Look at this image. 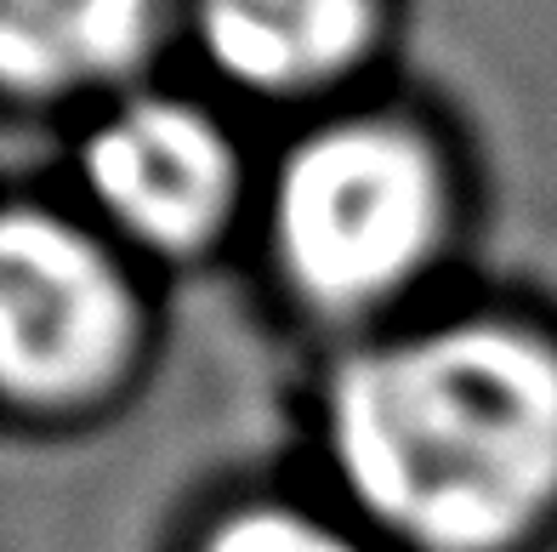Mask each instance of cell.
<instances>
[{
    "instance_id": "6da1fadb",
    "label": "cell",
    "mask_w": 557,
    "mask_h": 552,
    "mask_svg": "<svg viewBox=\"0 0 557 552\" xmlns=\"http://www.w3.org/2000/svg\"><path fill=\"white\" fill-rule=\"evenodd\" d=\"M331 450L359 507L421 552H495L557 501V347L444 324L347 359Z\"/></svg>"
},
{
    "instance_id": "7a4b0ae2",
    "label": "cell",
    "mask_w": 557,
    "mask_h": 552,
    "mask_svg": "<svg viewBox=\"0 0 557 552\" xmlns=\"http://www.w3.org/2000/svg\"><path fill=\"white\" fill-rule=\"evenodd\" d=\"M444 171L393 120L313 132L278 171L273 240L296 291L319 308H370L433 257Z\"/></svg>"
},
{
    "instance_id": "8992f818",
    "label": "cell",
    "mask_w": 557,
    "mask_h": 552,
    "mask_svg": "<svg viewBox=\"0 0 557 552\" xmlns=\"http://www.w3.org/2000/svg\"><path fill=\"white\" fill-rule=\"evenodd\" d=\"M160 0H0V69L12 91L109 81L154 35Z\"/></svg>"
},
{
    "instance_id": "3957f363",
    "label": "cell",
    "mask_w": 557,
    "mask_h": 552,
    "mask_svg": "<svg viewBox=\"0 0 557 552\" xmlns=\"http://www.w3.org/2000/svg\"><path fill=\"white\" fill-rule=\"evenodd\" d=\"M132 296L114 262L52 211L17 206L0 229V365L17 405H69L120 370Z\"/></svg>"
},
{
    "instance_id": "52a82bcc",
    "label": "cell",
    "mask_w": 557,
    "mask_h": 552,
    "mask_svg": "<svg viewBox=\"0 0 557 552\" xmlns=\"http://www.w3.org/2000/svg\"><path fill=\"white\" fill-rule=\"evenodd\" d=\"M199 552H359V547L342 541L331 524H313L308 513L245 507L234 518H222Z\"/></svg>"
},
{
    "instance_id": "277c9868",
    "label": "cell",
    "mask_w": 557,
    "mask_h": 552,
    "mask_svg": "<svg viewBox=\"0 0 557 552\" xmlns=\"http://www.w3.org/2000/svg\"><path fill=\"white\" fill-rule=\"evenodd\" d=\"M86 188L137 240L188 250L234 199V148L211 114L171 97H143L86 143Z\"/></svg>"
},
{
    "instance_id": "5b68a950",
    "label": "cell",
    "mask_w": 557,
    "mask_h": 552,
    "mask_svg": "<svg viewBox=\"0 0 557 552\" xmlns=\"http://www.w3.org/2000/svg\"><path fill=\"white\" fill-rule=\"evenodd\" d=\"M375 0H199V40L250 91H308L364 52Z\"/></svg>"
}]
</instances>
